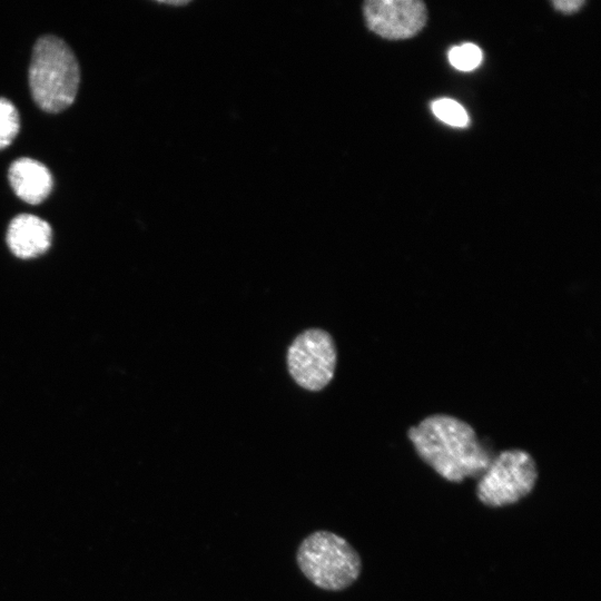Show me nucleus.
<instances>
[{"label":"nucleus","mask_w":601,"mask_h":601,"mask_svg":"<svg viewBox=\"0 0 601 601\" xmlns=\"http://www.w3.org/2000/svg\"><path fill=\"white\" fill-rule=\"evenodd\" d=\"M407 436L417 455L450 482L480 477L495 455L469 423L449 414L426 416Z\"/></svg>","instance_id":"obj_1"},{"label":"nucleus","mask_w":601,"mask_h":601,"mask_svg":"<svg viewBox=\"0 0 601 601\" xmlns=\"http://www.w3.org/2000/svg\"><path fill=\"white\" fill-rule=\"evenodd\" d=\"M433 114L443 122L453 127H466L469 115L465 109L455 100L441 98L431 105Z\"/></svg>","instance_id":"obj_10"},{"label":"nucleus","mask_w":601,"mask_h":601,"mask_svg":"<svg viewBox=\"0 0 601 601\" xmlns=\"http://www.w3.org/2000/svg\"><path fill=\"white\" fill-rule=\"evenodd\" d=\"M80 82V69L73 51L60 38L40 37L32 50L29 86L39 108L59 112L75 100Z\"/></svg>","instance_id":"obj_2"},{"label":"nucleus","mask_w":601,"mask_h":601,"mask_svg":"<svg viewBox=\"0 0 601 601\" xmlns=\"http://www.w3.org/2000/svg\"><path fill=\"white\" fill-rule=\"evenodd\" d=\"M449 60L455 69L471 71L480 66L482 61V51L474 43H463L450 49Z\"/></svg>","instance_id":"obj_11"},{"label":"nucleus","mask_w":601,"mask_h":601,"mask_svg":"<svg viewBox=\"0 0 601 601\" xmlns=\"http://www.w3.org/2000/svg\"><path fill=\"white\" fill-rule=\"evenodd\" d=\"M20 128L19 114L14 105L0 97V149L9 146Z\"/></svg>","instance_id":"obj_9"},{"label":"nucleus","mask_w":601,"mask_h":601,"mask_svg":"<svg viewBox=\"0 0 601 601\" xmlns=\"http://www.w3.org/2000/svg\"><path fill=\"white\" fill-rule=\"evenodd\" d=\"M584 4V1L582 0H558L553 1V6L556 10L570 14L575 11H578L582 6Z\"/></svg>","instance_id":"obj_12"},{"label":"nucleus","mask_w":601,"mask_h":601,"mask_svg":"<svg viewBox=\"0 0 601 601\" xmlns=\"http://www.w3.org/2000/svg\"><path fill=\"white\" fill-rule=\"evenodd\" d=\"M299 570L314 585L326 591H342L359 577L362 561L351 543L331 531L307 535L296 552Z\"/></svg>","instance_id":"obj_3"},{"label":"nucleus","mask_w":601,"mask_h":601,"mask_svg":"<svg viewBox=\"0 0 601 601\" xmlns=\"http://www.w3.org/2000/svg\"><path fill=\"white\" fill-rule=\"evenodd\" d=\"M288 371L305 390L319 391L333 378L336 349L332 336L318 328L299 334L287 352Z\"/></svg>","instance_id":"obj_5"},{"label":"nucleus","mask_w":601,"mask_h":601,"mask_svg":"<svg viewBox=\"0 0 601 601\" xmlns=\"http://www.w3.org/2000/svg\"><path fill=\"white\" fill-rule=\"evenodd\" d=\"M367 28L388 40L407 39L420 32L427 18L420 0H370L363 4Z\"/></svg>","instance_id":"obj_6"},{"label":"nucleus","mask_w":601,"mask_h":601,"mask_svg":"<svg viewBox=\"0 0 601 601\" xmlns=\"http://www.w3.org/2000/svg\"><path fill=\"white\" fill-rule=\"evenodd\" d=\"M8 179L16 195L31 205L42 203L53 184L51 173L43 164L26 157L10 165Z\"/></svg>","instance_id":"obj_8"},{"label":"nucleus","mask_w":601,"mask_h":601,"mask_svg":"<svg viewBox=\"0 0 601 601\" xmlns=\"http://www.w3.org/2000/svg\"><path fill=\"white\" fill-rule=\"evenodd\" d=\"M50 225L38 216L20 214L9 224L7 244L20 258H32L45 253L51 244Z\"/></svg>","instance_id":"obj_7"},{"label":"nucleus","mask_w":601,"mask_h":601,"mask_svg":"<svg viewBox=\"0 0 601 601\" xmlns=\"http://www.w3.org/2000/svg\"><path fill=\"white\" fill-rule=\"evenodd\" d=\"M538 469L530 453L520 449L502 451L479 477L476 494L487 506L516 503L533 490Z\"/></svg>","instance_id":"obj_4"}]
</instances>
